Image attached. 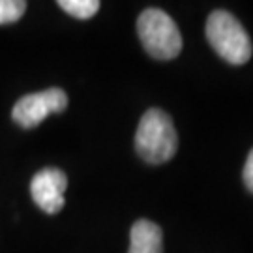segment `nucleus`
Wrapping results in <instances>:
<instances>
[{
    "label": "nucleus",
    "instance_id": "f257e3e1",
    "mask_svg": "<svg viewBox=\"0 0 253 253\" xmlns=\"http://www.w3.org/2000/svg\"><path fill=\"white\" fill-rule=\"evenodd\" d=\"M137 154L146 163L169 162L178 150V135L171 117L162 109H148L137 127Z\"/></svg>",
    "mask_w": 253,
    "mask_h": 253
},
{
    "label": "nucleus",
    "instance_id": "f03ea898",
    "mask_svg": "<svg viewBox=\"0 0 253 253\" xmlns=\"http://www.w3.org/2000/svg\"><path fill=\"white\" fill-rule=\"evenodd\" d=\"M208 43L223 60L233 66H242L252 56V40L238 19L225 9H216L207 21Z\"/></svg>",
    "mask_w": 253,
    "mask_h": 253
},
{
    "label": "nucleus",
    "instance_id": "7ed1b4c3",
    "mask_svg": "<svg viewBox=\"0 0 253 253\" xmlns=\"http://www.w3.org/2000/svg\"><path fill=\"white\" fill-rule=\"evenodd\" d=\"M137 32L145 51L158 60H171L182 51L180 30L163 9H145L137 19Z\"/></svg>",
    "mask_w": 253,
    "mask_h": 253
},
{
    "label": "nucleus",
    "instance_id": "20e7f679",
    "mask_svg": "<svg viewBox=\"0 0 253 253\" xmlns=\"http://www.w3.org/2000/svg\"><path fill=\"white\" fill-rule=\"evenodd\" d=\"M68 107V94L62 88H47V90L27 94L19 98L11 109V118L25 129H32L42 124L49 115L62 113Z\"/></svg>",
    "mask_w": 253,
    "mask_h": 253
},
{
    "label": "nucleus",
    "instance_id": "39448f33",
    "mask_svg": "<svg viewBox=\"0 0 253 253\" xmlns=\"http://www.w3.org/2000/svg\"><path fill=\"white\" fill-rule=\"evenodd\" d=\"M66 188L68 178L60 169H42L30 182L32 199L45 214H58L62 210Z\"/></svg>",
    "mask_w": 253,
    "mask_h": 253
},
{
    "label": "nucleus",
    "instance_id": "423d86ee",
    "mask_svg": "<svg viewBox=\"0 0 253 253\" xmlns=\"http://www.w3.org/2000/svg\"><path fill=\"white\" fill-rule=\"evenodd\" d=\"M127 253H163L162 229L150 219H137L129 231Z\"/></svg>",
    "mask_w": 253,
    "mask_h": 253
},
{
    "label": "nucleus",
    "instance_id": "0eeeda50",
    "mask_svg": "<svg viewBox=\"0 0 253 253\" xmlns=\"http://www.w3.org/2000/svg\"><path fill=\"white\" fill-rule=\"evenodd\" d=\"M58 6L72 17L86 21L98 13L100 2L98 0H58Z\"/></svg>",
    "mask_w": 253,
    "mask_h": 253
},
{
    "label": "nucleus",
    "instance_id": "6e6552de",
    "mask_svg": "<svg viewBox=\"0 0 253 253\" xmlns=\"http://www.w3.org/2000/svg\"><path fill=\"white\" fill-rule=\"evenodd\" d=\"M27 2L23 0H0V25L15 23L25 15Z\"/></svg>",
    "mask_w": 253,
    "mask_h": 253
},
{
    "label": "nucleus",
    "instance_id": "1a4fd4ad",
    "mask_svg": "<svg viewBox=\"0 0 253 253\" xmlns=\"http://www.w3.org/2000/svg\"><path fill=\"white\" fill-rule=\"evenodd\" d=\"M242 176H244L246 188L253 193V148L248 154V160H246V165H244V174Z\"/></svg>",
    "mask_w": 253,
    "mask_h": 253
}]
</instances>
